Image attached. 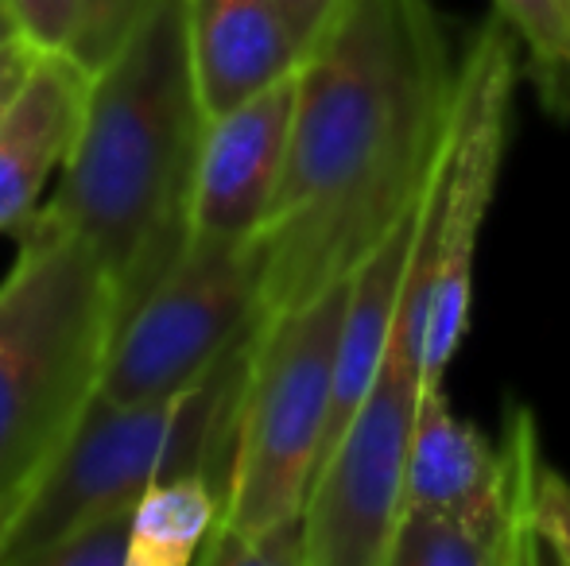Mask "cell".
I'll return each instance as SVG.
<instances>
[{
	"label": "cell",
	"mask_w": 570,
	"mask_h": 566,
	"mask_svg": "<svg viewBox=\"0 0 570 566\" xmlns=\"http://www.w3.org/2000/svg\"><path fill=\"white\" fill-rule=\"evenodd\" d=\"M462 67L431 0H342L299 62L284 179L261 229V322L334 287L423 202Z\"/></svg>",
	"instance_id": "obj_1"
},
{
	"label": "cell",
	"mask_w": 570,
	"mask_h": 566,
	"mask_svg": "<svg viewBox=\"0 0 570 566\" xmlns=\"http://www.w3.org/2000/svg\"><path fill=\"white\" fill-rule=\"evenodd\" d=\"M203 129L187 0H151L125 43L86 78L75 140L55 195L39 206L106 260L120 322L187 252Z\"/></svg>",
	"instance_id": "obj_2"
},
{
	"label": "cell",
	"mask_w": 570,
	"mask_h": 566,
	"mask_svg": "<svg viewBox=\"0 0 570 566\" xmlns=\"http://www.w3.org/2000/svg\"><path fill=\"white\" fill-rule=\"evenodd\" d=\"M117 326L98 249L36 214L0 280V497H23L94 404Z\"/></svg>",
	"instance_id": "obj_3"
},
{
	"label": "cell",
	"mask_w": 570,
	"mask_h": 566,
	"mask_svg": "<svg viewBox=\"0 0 570 566\" xmlns=\"http://www.w3.org/2000/svg\"><path fill=\"white\" fill-rule=\"evenodd\" d=\"M256 326L183 393L144 404L94 396L59 454L23 493L0 566H36L78 520L114 505H136L167 477L206 474L226 497Z\"/></svg>",
	"instance_id": "obj_4"
},
{
	"label": "cell",
	"mask_w": 570,
	"mask_h": 566,
	"mask_svg": "<svg viewBox=\"0 0 570 566\" xmlns=\"http://www.w3.org/2000/svg\"><path fill=\"white\" fill-rule=\"evenodd\" d=\"M350 276L256 326L237 416L226 508L203 563L240 566L256 539L307 516L334 404Z\"/></svg>",
	"instance_id": "obj_5"
},
{
	"label": "cell",
	"mask_w": 570,
	"mask_h": 566,
	"mask_svg": "<svg viewBox=\"0 0 570 566\" xmlns=\"http://www.w3.org/2000/svg\"><path fill=\"white\" fill-rule=\"evenodd\" d=\"M261 322V241L187 245L117 326L98 393L114 404L175 396Z\"/></svg>",
	"instance_id": "obj_6"
},
{
	"label": "cell",
	"mask_w": 570,
	"mask_h": 566,
	"mask_svg": "<svg viewBox=\"0 0 570 566\" xmlns=\"http://www.w3.org/2000/svg\"><path fill=\"white\" fill-rule=\"evenodd\" d=\"M512 78H517V36L501 16H493L462 59L454 137L439 171L435 272H431L428 354H423L428 385H443L470 326L473 252L501 175Z\"/></svg>",
	"instance_id": "obj_7"
},
{
	"label": "cell",
	"mask_w": 570,
	"mask_h": 566,
	"mask_svg": "<svg viewBox=\"0 0 570 566\" xmlns=\"http://www.w3.org/2000/svg\"><path fill=\"white\" fill-rule=\"evenodd\" d=\"M423 377V349L389 338L376 380L307 497V566H384L400 508Z\"/></svg>",
	"instance_id": "obj_8"
},
{
	"label": "cell",
	"mask_w": 570,
	"mask_h": 566,
	"mask_svg": "<svg viewBox=\"0 0 570 566\" xmlns=\"http://www.w3.org/2000/svg\"><path fill=\"white\" fill-rule=\"evenodd\" d=\"M295 93L299 70L206 121L190 182L187 245H245L261 237L284 179Z\"/></svg>",
	"instance_id": "obj_9"
},
{
	"label": "cell",
	"mask_w": 570,
	"mask_h": 566,
	"mask_svg": "<svg viewBox=\"0 0 570 566\" xmlns=\"http://www.w3.org/2000/svg\"><path fill=\"white\" fill-rule=\"evenodd\" d=\"M187 47L206 121L284 82L303 62L279 0H187Z\"/></svg>",
	"instance_id": "obj_10"
},
{
	"label": "cell",
	"mask_w": 570,
	"mask_h": 566,
	"mask_svg": "<svg viewBox=\"0 0 570 566\" xmlns=\"http://www.w3.org/2000/svg\"><path fill=\"white\" fill-rule=\"evenodd\" d=\"M86 70L70 54H39L0 117V234H20L75 140Z\"/></svg>",
	"instance_id": "obj_11"
},
{
	"label": "cell",
	"mask_w": 570,
	"mask_h": 566,
	"mask_svg": "<svg viewBox=\"0 0 570 566\" xmlns=\"http://www.w3.org/2000/svg\"><path fill=\"white\" fill-rule=\"evenodd\" d=\"M423 202H428V195H423ZM423 202L415 206L350 276V302H345V318H342L338 369H334V404H331V424H326L323 461L331 458V450L338 446L342 430L350 427L353 411L361 408L368 385L376 380V369H381L384 354H389L392 326H396V310H400V299H404L407 265H412L415 237H420ZM323 461H318V469H323Z\"/></svg>",
	"instance_id": "obj_12"
},
{
	"label": "cell",
	"mask_w": 570,
	"mask_h": 566,
	"mask_svg": "<svg viewBox=\"0 0 570 566\" xmlns=\"http://www.w3.org/2000/svg\"><path fill=\"white\" fill-rule=\"evenodd\" d=\"M226 497L206 474L156 481L132 508L128 566H187L203 559L222 524Z\"/></svg>",
	"instance_id": "obj_13"
},
{
	"label": "cell",
	"mask_w": 570,
	"mask_h": 566,
	"mask_svg": "<svg viewBox=\"0 0 570 566\" xmlns=\"http://www.w3.org/2000/svg\"><path fill=\"white\" fill-rule=\"evenodd\" d=\"M497 16L528 47L543 106L570 113V4L567 0H493Z\"/></svg>",
	"instance_id": "obj_14"
},
{
	"label": "cell",
	"mask_w": 570,
	"mask_h": 566,
	"mask_svg": "<svg viewBox=\"0 0 570 566\" xmlns=\"http://www.w3.org/2000/svg\"><path fill=\"white\" fill-rule=\"evenodd\" d=\"M384 566H493L470 520L439 508H404Z\"/></svg>",
	"instance_id": "obj_15"
},
{
	"label": "cell",
	"mask_w": 570,
	"mask_h": 566,
	"mask_svg": "<svg viewBox=\"0 0 570 566\" xmlns=\"http://www.w3.org/2000/svg\"><path fill=\"white\" fill-rule=\"evenodd\" d=\"M132 508L114 505L90 513L70 532H62L36 566H128V547H132Z\"/></svg>",
	"instance_id": "obj_16"
},
{
	"label": "cell",
	"mask_w": 570,
	"mask_h": 566,
	"mask_svg": "<svg viewBox=\"0 0 570 566\" xmlns=\"http://www.w3.org/2000/svg\"><path fill=\"white\" fill-rule=\"evenodd\" d=\"M20 39L39 54H70L86 23V0H8Z\"/></svg>",
	"instance_id": "obj_17"
},
{
	"label": "cell",
	"mask_w": 570,
	"mask_h": 566,
	"mask_svg": "<svg viewBox=\"0 0 570 566\" xmlns=\"http://www.w3.org/2000/svg\"><path fill=\"white\" fill-rule=\"evenodd\" d=\"M151 0H86V23L82 39H78L75 62L94 75L109 54L128 39V31L140 23V16L148 12Z\"/></svg>",
	"instance_id": "obj_18"
},
{
	"label": "cell",
	"mask_w": 570,
	"mask_h": 566,
	"mask_svg": "<svg viewBox=\"0 0 570 566\" xmlns=\"http://www.w3.org/2000/svg\"><path fill=\"white\" fill-rule=\"evenodd\" d=\"M535 536L543 559L570 566V481L556 469H543L535 485Z\"/></svg>",
	"instance_id": "obj_19"
},
{
	"label": "cell",
	"mask_w": 570,
	"mask_h": 566,
	"mask_svg": "<svg viewBox=\"0 0 570 566\" xmlns=\"http://www.w3.org/2000/svg\"><path fill=\"white\" fill-rule=\"evenodd\" d=\"M279 8H284L287 23H292L303 54H307V47L323 36V28L334 20V12L342 8V0H279Z\"/></svg>",
	"instance_id": "obj_20"
},
{
	"label": "cell",
	"mask_w": 570,
	"mask_h": 566,
	"mask_svg": "<svg viewBox=\"0 0 570 566\" xmlns=\"http://www.w3.org/2000/svg\"><path fill=\"white\" fill-rule=\"evenodd\" d=\"M39 51H31L23 39H12V43H0V90H16V86L28 78V70L36 67Z\"/></svg>",
	"instance_id": "obj_21"
},
{
	"label": "cell",
	"mask_w": 570,
	"mask_h": 566,
	"mask_svg": "<svg viewBox=\"0 0 570 566\" xmlns=\"http://www.w3.org/2000/svg\"><path fill=\"white\" fill-rule=\"evenodd\" d=\"M23 497H0V555H4V544H8V532H12V520H16V508H20Z\"/></svg>",
	"instance_id": "obj_22"
},
{
	"label": "cell",
	"mask_w": 570,
	"mask_h": 566,
	"mask_svg": "<svg viewBox=\"0 0 570 566\" xmlns=\"http://www.w3.org/2000/svg\"><path fill=\"white\" fill-rule=\"evenodd\" d=\"M12 39H20V31H16V20H12V8H8V0H0V43H12Z\"/></svg>",
	"instance_id": "obj_23"
},
{
	"label": "cell",
	"mask_w": 570,
	"mask_h": 566,
	"mask_svg": "<svg viewBox=\"0 0 570 566\" xmlns=\"http://www.w3.org/2000/svg\"><path fill=\"white\" fill-rule=\"evenodd\" d=\"M16 90H20V86H16ZM16 90H0V117H4L8 101H12V98H16Z\"/></svg>",
	"instance_id": "obj_24"
},
{
	"label": "cell",
	"mask_w": 570,
	"mask_h": 566,
	"mask_svg": "<svg viewBox=\"0 0 570 566\" xmlns=\"http://www.w3.org/2000/svg\"><path fill=\"white\" fill-rule=\"evenodd\" d=\"M567 4H570V0H567Z\"/></svg>",
	"instance_id": "obj_25"
}]
</instances>
